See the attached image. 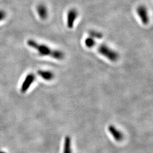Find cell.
Listing matches in <instances>:
<instances>
[{
  "instance_id": "1",
  "label": "cell",
  "mask_w": 153,
  "mask_h": 153,
  "mask_svg": "<svg viewBox=\"0 0 153 153\" xmlns=\"http://www.w3.org/2000/svg\"><path fill=\"white\" fill-rule=\"evenodd\" d=\"M28 45L33 49H36L39 55L44 56H50L56 60L64 59L65 55L60 50L53 49L45 44H39L33 39H29L27 42Z\"/></svg>"
},
{
  "instance_id": "2",
  "label": "cell",
  "mask_w": 153,
  "mask_h": 153,
  "mask_svg": "<svg viewBox=\"0 0 153 153\" xmlns=\"http://www.w3.org/2000/svg\"><path fill=\"white\" fill-rule=\"evenodd\" d=\"M95 45H97V51L99 53L111 61L116 62L119 59V54L113 49L110 48L109 47H108L105 44H98L96 43Z\"/></svg>"
},
{
  "instance_id": "3",
  "label": "cell",
  "mask_w": 153,
  "mask_h": 153,
  "mask_svg": "<svg viewBox=\"0 0 153 153\" xmlns=\"http://www.w3.org/2000/svg\"><path fill=\"white\" fill-rule=\"evenodd\" d=\"M137 13L142 23L144 25H147L149 22V16L146 7L145 6H139L137 8Z\"/></svg>"
},
{
  "instance_id": "4",
  "label": "cell",
  "mask_w": 153,
  "mask_h": 153,
  "mask_svg": "<svg viewBox=\"0 0 153 153\" xmlns=\"http://www.w3.org/2000/svg\"><path fill=\"white\" fill-rule=\"evenodd\" d=\"M35 79V76L33 73L28 74L27 76H26L24 81L22 83L21 91L22 93H26L28 88H30L33 82H34Z\"/></svg>"
},
{
  "instance_id": "5",
  "label": "cell",
  "mask_w": 153,
  "mask_h": 153,
  "mask_svg": "<svg viewBox=\"0 0 153 153\" xmlns=\"http://www.w3.org/2000/svg\"><path fill=\"white\" fill-rule=\"evenodd\" d=\"M78 16V13L76 9H72L68 13L67 16V26L70 29H71L74 26V22Z\"/></svg>"
},
{
  "instance_id": "6",
  "label": "cell",
  "mask_w": 153,
  "mask_h": 153,
  "mask_svg": "<svg viewBox=\"0 0 153 153\" xmlns=\"http://www.w3.org/2000/svg\"><path fill=\"white\" fill-rule=\"evenodd\" d=\"M108 131L112 136L117 142H121L124 139V134L123 133L117 129L115 126L113 125H109L108 128Z\"/></svg>"
},
{
  "instance_id": "7",
  "label": "cell",
  "mask_w": 153,
  "mask_h": 153,
  "mask_svg": "<svg viewBox=\"0 0 153 153\" xmlns=\"http://www.w3.org/2000/svg\"><path fill=\"white\" fill-rule=\"evenodd\" d=\"M36 9L39 16L42 19L44 20L48 17V10L47 7L45 5H44V4H39L37 6Z\"/></svg>"
},
{
  "instance_id": "8",
  "label": "cell",
  "mask_w": 153,
  "mask_h": 153,
  "mask_svg": "<svg viewBox=\"0 0 153 153\" xmlns=\"http://www.w3.org/2000/svg\"><path fill=\"white\" fill-rule=\"evenodd\" d=\"M38 74L39 76L46 81H51L54 78V74L52 71H38Z\"/></svg>"
},
{
  "instance_id": "9",
  "label": "cell",
  "mask_w": 153,
  "mask_h": 153,
  "mask_svg": "<svg viewBox=\"0 0 153 153\" xmlns=\"http://www.w3.org/2000/svg\"><path fill=\"white\" fill-rule=\"evenodd\" d=\"M63 153H72L71 138L69 136H66L65 138Z\"/></svg>"
},
{
  "instance_id": "10",
  "label": "cell",
  "mask_w": 153,
  "mask_h": 153,
  "mask_svg": "<svg viewBox=\"0 0 153 153\" xmlns=\"http://www.w3.org/2000/svg\"><path fill=\"white\" fill-rule=\"evenodd\" d=\"M85 44L88 48H93V47H95V44H96V42L95 41L94 38L89 37V38H88L85 39Z\"/></svg>"
},
{
  "instance_id": "11",
  "label": "cell",
  "mask_w": 153,
  "mask_h": 153,
  "mask_svg": "<svg viewBox=\"0 0 153 153\" xmlns=\"http://www.w3.org/2000/svg\"><path fill=\"white\" fill-rule=\"evenodd\" d=\"M88 33L92 38L102 39L103 38L102 33L96 31H90Z\"/></svg>"
},
{
  "instance_id": "12",
  "label": "cell",
  "mask_w": 153,
  "mask_h": 153,
  "mask_svg": "<svg viewBox=\"0 0 153 153\" xmlns=\"http://www.w3.org/2000/svg\"><path fill=\"white\" fill-rule=\"evenodd\" d=\"M6 17V13L4 10H0V21L5 19Z\"/></svg>"
},
{
  "instance_id": "13",
  "label": "cell",
  "mask_w": 153,
  "mask_h": 153,
  "mask_svg": "<svg viewBox=\"0 0 153 153\" xmlns=\"http://www.w3.org/2000/svg\"><path fill=\"white\" fill-rule=\"evenodd\" d=\"M0 153H2V152H1V151H0Z\"/></svg>"
}]
</instances>
